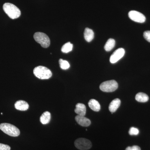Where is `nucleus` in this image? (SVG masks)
I'll return each instance as SVG.
<instances>
[{
    "mask_svg": "<svg viewBox=\"0 0 150 150\" xmlns=\"http://www.w3.org/2000/svg\"><path fill=\"white\" fill-rule=\"evenodd\" d=\"M3 9L7 15L13 19L18 18L21 14L19 9L11 3H6L4 4Z\"/></svg>",
    "mask_w": 150,
    "mask_h": 150,
    "instance_id": "f257e3e1",
    "label": "nucleus"
},
{
    "mask_svg": "<svg viewBox=\"0 0 150 150\" xmlns=\"http://www.w3.org/2000/svg\"><path fill=\"white\" fill-rule=\"evenodd\" d=\"M0 129L4 133L11 137H18L20 134L19 129L10 123H1L0 124Z\"/></svg>",
    "mask_w": 150,
    "mask_h": 150,
    "instance_id": "f03ea898",
    "label": "nucleus"
},
{
    "mask_svg": "<svg viewBox=\"0 0 150 150\" xmlns=\"http://www.w3.org/2000/svg\"><path fill=\"white\" fill-rule=\"evenodd\" d=\"M33 73L36 77L40 79H48L52 76L51 70L43 66L35 67L33 70Z\"/></svg>",
    "mask_w": 150,
    "mask_h": 150,
    "instance_id": "7ed1b4c3",
    "label": "nucleus"
},
{
    "mask_svg": "<svg viewBox=\"0 0 150 150\" xmlns=\"http://www.w3.org/2000/svg\"><path fill=\"white\" fill-rule=\"evenodd\" d=\"M34 39L43 48H47L50 45V38L48 35L42 32H36L34 34Z\"/></svg>",
    "mask_w": 150,
    "mask_h": 150,
    "instance_id": "20e7f679",
    "label": "nucleus"
},
{
    "mask_svg": "<svg viewBox=\"0 0 150 150\" xmlns=\"http://www.w3.org/2000/svg\"><path fill=\"white\" fill-rule=\"evenodd\" d=\"M118 87V83L113 80L105 81L100 86V89L105 92H112L115 91Z\"/></svg>",
    "mask_w": 150,
    "mask_h": 150,
    "instance_id": "39448f33",
    "label": "nucleus"
},
{
    "mask_svg": "<svg viewBox=\"0 0 150 150\" xmlns=\"http://www.w3.org/2000/svg\"><path fill=\"white\" fill-rule=\"evenodd\" d=\"M75 146L77 149L81 150L89 149L92 147L91 142L84 138H79L75 141Z\"/></svg>",
    "mask_w": 150,
    "mask_h": 150,
    "instance_id": "423d86ee",
    "label": "nucleus"
},
{
    "mask_svg": "<svg viewBox=\"0 0 150 150\" xmlns=\"http://www.w3.org/2000/svg\"><path fill=\"white\" fill-rule=\"evenodd\" d=\"M129 18L136 22L143 23L146 21V17L143 14L136 11H131L129 13Z\"/></svg>",
    "mask_w": 150,
    "mask_h": 150,
    "instance_id": "0eeeda50",
    "label": "nucleus"
},
{
    "mask_svg": "<svg viewBox=\"0 0 150 150\" xmlns=\"http://www.w3.org/2000/svg\"><path fill=\"white\" fill-rule=\"evenodd\" d=\"M125 50L123 48H119L115 50L110 56V62L111 64H115L123 57L125 54Z\"/></svg>",
    "mask_w": 150,
    "mask_h": 150,
    "instance_id": "6e6552de",
    "label": "nucleus"
},
{
    "mask_svg": "<svg viewBox=\"0 0 150 150\" xmlns=\"http://www.w3.org/2000/svg\"><path fill=\"white\" fill-rule=\"evenodd\" d=\"M75 120L79 125L83 127H87L91 124L90 120L84 116L77 115L75 117Z\"/></svg>",
    "mask_w": 150,
    "mask_h": 150,
    "instance_id": "1a4fd4ad",
    "label": "nucleus"
},
{
    "mask_svg": "<svg viewBox=\"0 0 150 150\" xmlns=\"http://www.w3.org/2000/svg\"><path fill=\"white\" fill-rule=\"evenodd\" d=\"M15 107L17 110L25 111L29 108V105L27 102L24 100H19L16 101L15 103Z\"/></svg>",
    "mask_w": 150,
    "mask_h": 150,
    "instance_id": "9d476101",
    "label": "nucleus"
},
{
    "mask_svg": "<svg viewBox=\"0 0 150 150\" xmlns=\"http://www.w3.org/2000/svg\"><path fill=\"white\" fill-rule=\"evenodd\" d=\"M86 108L85 105L83 103H78L76 105L75 112L80 116H84L86 115Z\"/></svg>",
    "mask_w": 150,
    "mask_h": 150,
    "instance_id": "9b49d317",
    "label": "nucleus"
},
{
    "mask_svg": "<svg viewBox=\"0 0 150 150\" xmlns=\"http://www.w3.org/2000/svg\"><path fill=\"white\" fill-rule=\"evenodd\" d=\"M121 105V100L118 98H116L112 100L109 106V110L110 112L113 113L116 111Z\"/></svg>",
    "mask_w": 150,
    "mask_h": 150,
    "instance_id": "f8f14e48",
    "label": "nucleus"
},
{
    "mask_svg": "<svg viewBox=\"0 0 150 150\" xmlns=\"http://www.w3.org/2000/svg\"><path fill=\"white\" fill-rule=\"evenodd\" d=\"M84 36L86 41L90 42L94 38V32L92 30L86 28L85 30Z\"/></svg>",
    "mask_w": 150,
    "mask_h": 150,
    "instance_id": "ddd939ff",
    "label": "nucleus"
},
{
    "mask_svg": "<svg viewBox=\"0 0 150 150\" xmlns=\"http://www.w3.org/2000/svg\"><path fill=\"white\" fill-rule=\"evenodd\" d=\"M89 106L93 111H99L100 109V106L99 102L95 99H91L88 103Z\"/></svg>",
    "mask_w": 150,
    "mask_h": 150,
    "instance_id": "4468645a",
    "label": "nucleus"
},
{
    "mask_svg": "<svg viewBox=\"0 0 150 150\" xmlns=\"http://www.w3.org/2000/svg\"><path fill=\"white\" fill-rule=\"evenodd\" d=\"M51 113L48 111H46L43 112L40 117V122L43 124H48L50 122L51 120Z\"/></svg>",
    "mask_w": 150,
    "mask_h": 150,
    "instance_id": "2eb2a0df",
    "label": "nucleus"
},
{
    "mask_svg": "<svg viewBox=\"0 0 150 150\" xmlns=\"http://www.w3.org/2000/svg\"><path fill=\"white\" fill-rule=\"evenodd\" d=\"M136 100L139 102L145 103L148 101L149 99L147 95L144 93H137L135 97Z\"/></svg>",
    "mask_w": 150,
    "mask_h": 150,
    "instance_id": "dca6fc26",
    "label": "nucleus"
},
{
    "mask_svg": "<svg viewBox=\"0 0 150 150\" xmlns=\"http://www.w3.org/2000/svg\"><path fill=\"white\" fill-rule=\"evenodd\" d=\"M115 40L112 38H110L107 40L104 46V49L106 51H110L112 50L115 46Z\"/></svg>",
    "mask_w": 150,
    "mask_h": 150,
    "instance_id": "f3484780",
    "label": "nucleus"
},
{
    "mask_svg": "<svg viewBox=\"0 0 150 150\" xmlns=\"http://www.w3.org/2000/svg\"><path fill=\"white\" fill-rule=\"evenodd\" d=\"M73 45L70 42H68L65 43L64 45L62 46V51L64 53H68L72 50Z\"/></svg>",
    "mask_w": 150,
    "mask_h": 150,
    "instance_id": "a211bd4d",
    "label": "nucleus"
},
{
    "mask_svg": "<svg viewBox=\"0 0 150 150\" xmlns=\"http://www.w3.org/2000/svg\"><path fill=\"white\" fill-rule=\"evenodd\" d=\"M59 65L61 69L63 70H67L70 68L69 63L66 60H63L62 59H59Z\"/></svg>",
    "mask_w": 150,
    "mask_h": 150,
    "instance_id": "6ab92c4d",
    "label": "nucleus"
},
{
    "mask_svg": "<svg viewBox=\"0 0 150 150\" xmlns=\"http://www.w3.org/2000/svg\"><path fill=\"white\" fill-rule=\"evenodd\" d=\"M139 134V130L137 128L131 127L129 131V134L131 136L137 135Z\"/></svg>",
    "mask_w": 150,
    "mask_h": 150,
    "instance_id": "aec40b11",
    "label": "nucleus"
},
{
    "mask_svg": "<svg viewBox=\"0 0 150 150\" xmlns=\"http://www.w3.org/2000/svg\"><path fill=\"white\" fill-rule=\"evenodd\" d=\"M144 37L147 41L150 43V30L145 31L144 33Z\"/></svg>",
    "mask_w": 150,
    "mask_h": 150,
    "instance_id": "412c9836",
    "label": "nucleus"
},
{
    "mask_svg": "<svg viewBox=\"0 0 150 150\" xmlns=\"http://www.w3.org/2000/svg\"><path fill=\"white\" fill-rule=\"evenodd\" d=\"M11 147L8 145L0 143V150H10Z\"/></svg>",
    "mask_w": 150,
    "mask_h": 150,
    "instance_id": "4be33fe9",
    "label": "nucleus"
},
{
    "mask_svg": "<svg viewBox=\"0 0 150 150\" xmlns=\"http://www.w3.org/2000/svg\"><path fill=\"white\" fill-rule=\"evenodd\" d=\"M125 150H141V148L137 146H129L126 148Z\"/></svg>",
    "mask_w": 150,
    "mask_h": 150,
    "instance_id": "5701e85b",
    "label": "nucleus"
}]
</instances>
